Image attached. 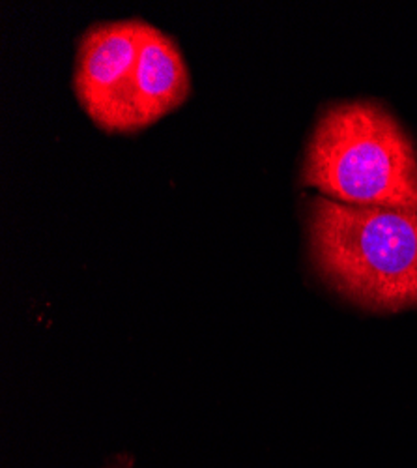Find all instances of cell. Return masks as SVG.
Here are the masks:
<instances>
[{
	"instance_id": "obj_3",
	"label": "cell",
	"mask_w": 417,
	"mask_h": 468,
	"mask_svg": "<svg viewBox=\"0 0 417 468\" xmlns=\"http://www.w3.org/2000/svg\"><path fill=\"white\" fill-rule=\"evenodd\" d=\"M144 23L142 19L99 23L81 37L73 89L85 112L103 132H124Z\"/></svg>"
},
{
	"instance_id": "obj_2",
	"label": "cell",
	"mask_w": 417,
	"mask_h": 468,
	"mask_svg": "<svg viewBox=\"0 0 417 468\" xmlns=\"http://www.w3.org/2000/svg\"><path fill=\"white\" fill-rule=\"evenodd\" d=\"M303 182L356 207H417V154L395 116L370 100L326 107L311 133Z\"/></svg>"
},
{
	"instance_id": "obj_1",
	"label": "cell",
	"mask_w": 417,
	"mask_h": 468,
	"mask_svg": "<svg viewBox=\"0 0 417 468\" xmlns=\"http://www.w3.org/2000/svg\"><path fill=\"white\" fill-rule=\"evenodd\" d=\"M309 239L320 276L372 311L417 305V207H356L328 197L309 205Z\"/></svg>"
},
{
	"instance_id": "obj_4",
	"label": "cell",
	"mask_w": 417,
	"mask_h": 468,
	"mask_svg": "<svg viewBox=\"0 0 417 468\" xmlns=\"http://www.w3.org/2000/svg\"><path fill=\"white\" fill-rule=\"evenodd\" d=\"M189 96L185 60L165 32L144 23L131 75L124 132H137L160 121Z\"/></svg>"
}]
</instances>
